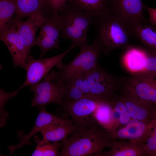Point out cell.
Wrapping results in <instances>:
<instances>
[{
  "mask_svg": "<svg viewBox=\"0 0 156 156\" xmlns=\"http://www.w3.org/2000/svg\"><path fill=\"white\" fill-rule=\"evenodd\" d=\"M107 99L90 97L64 101L62 109L70 116L76 127H90L98 125L95 118V111L99 103Z\"/></svg>",
  "mask_w": 156,
  "mask_h": 156,
  "instance_id": "cell-5",
  "label": "cell"
},
{
  "mask_svg": "<svg viewBox=\"0 0 156 156\" xmlns=\"http://www.w3.org/2000/svg\"><path fill=\"white\" fill-rule=\"evenodd\" d=\"M150 123L151 131L145 147L147 156H156V112Z\"/></svg>",
  "mask_w": 156,
  "mask_h": 156,
  "instance_id": "cell-28",
  "label": "cell"
},
{
  "mask_svg": "<svg viewBox=\"0 0 156 156\" xmlns=\"http://www.w3.org/2000/svg\"><path fill=\"white\" fill-rule=\"evenodd\" d=\"M147 57L144 71L135 75L150 79H156V51L146 49Z\"/></svg>",
  "mask_w": 156,
  "mask_h": 156,
  "instance_id": "cell-27",
  "label": "cell"
},
{
  "mask_svg": "<svg viewBox=\"0 0 156 156\" xmlns=\"http://www.w3.org/2000/svg\"><path fill=\"white\" fill-rule=\"evenodd\" d=\"M151 128L150 122L131 118L124 127L108 133L112 139L130 140L145 144Z\"/></svg>",
  "mask_w": 156,
  "mask_h": 156,
  "instance_id": "cell-12",
  "label": "cell"
},
{
  "mask_svg": "<svg viewBox=\"0 0 156 156\" xmlns=\"http://www.w3.org/2000/svg\"><path fill=\"white\" fill-rule=\"evenodd\" d=\"M55 71L53 70L42 81L31 85L30 90L34 94L32 107L39 108L51 103L61 105L64 101L65 86L61 80L54 81Z\"/></svg>",
  "mask_w": 156,
  "mask_h": 156,
  "instance_id": "cell-6",
  "label": "cell"
},
{
  "mask_svg": "<svg viewBox=\"0 0 156 156\" xmlns=\"http://www.w3.org/2000/svg\"><path fill=\"white\" fill-rule=\"evenodd\" d=\"M110 9L130 23L147 24L143 14L145 5L142 0H107Z\"/></svg>",
  "mask_w": 156,
  "mask_h": 156,
  "instance_id": "cell-11",
  "label": "cell"
},
{
  "mask_svg": "<svg viewBox=\"0 0 156 156\" xmlns=\"http://www.w3.org/2000/svg\"><path fill=\"white\" fill-rule=\"evenodd\" d=\"M76 46L72 43L70 47L62 53L51 57L36 59L31 55L25 60V69L27 72L26 77L24 83L18 88L20 90L29 85L40 82L54 66L60 69L63 66L64 57Z\"/></svg>",
  "mask_w": 156,
  "mask_h": 156,
  "instance_id": "cell-7",
  "label": "cell"
},
{
  "mask_svg": "<svg viewBox=\"0 0 156 156\" xmlns=\"http://www.w3.org/2000/svg\"><path fill=\"white\" fill-rule=\"evenodd\" d=\"M147 57L146 49L131 47L125 52L123 61L127 69L133 75H135L144 71Z\"/></svg>",
  "mask_w": 156,
  "mask_h": 156,
  "instance_id": "cell-20",
  "label": "cell"
},
{
  "mask_svg": "<svg viewBox=\"0 0 156 156\" xmlns=\"http://www.w3.org/2000/svg\"><path fill=\"white\" fill-rule=\"evenodd\" d=\"M58 14L61 25V37L71 40L81 49L88 46V30L94 18L68 2Z\"/></svg>",
  "mask_w": 156,
  "mask_h": 156,
  "instance_id": "cell-3",
  "label": "cell"
},
{
  "mask_svg": "<svg viewBox=\"0 0 156 156\" xmlns=\"http://www.w3.org/2000/svg\"><path fill=\"white\" fill-rule=\"evenodd\" d=\"M16 7V0H0V33L14 24Z\"/></svg>",
  "mask_w": 156,
  "mask_h": 156,
  "instance_id": "cell-24",
  "label": "cell"
},
{
  "mask_svg": "<svg viewBox=\"0 0 156 156\" xmlns=\"http://www.w3.org/2000/svg\"><path fill=\"white\" fill-rule=\"evenodd\" d=\"M101 53L100 47L95 39L92 44L81 49L79 54L72 61L64 65L58 71H55V81L87 75L97 63Z\"/></svg>",
  "mask_w": 156,
  "mask_h": 156,
  "instance_id": "cell-4",
  "label": "cell"
},
{
  "mask_svg": "<svg viewBox=\"0 0 156 156\" xmlns=\"http://www.w3.org/2000/svg\"><path fill=\"white\" fill-rule=\"evenodd\" d=\"M68 2L94 18L103 15L110 10L107 0H69Z\"/></svg>",
  "mask_w": 156,
  "mask_h": 156,
  "instance_id": "cell-23",
  "label": "cell"
},
{
  "mask_svg": "<svg viewBox=\"0 0 156 156\" xmlns=\"http://www.w3.org/2000/svg\"><path fill=\"white\" fill-rule=\"evenodd\" d=\"M36 118L34 125L30 132L27 135H24L18 132V134L20 137V141L17 145L10 146L8 147L10 151V155L19 148H22L25 145H30L29 140L35 134L41 131V130L47 125L54 124L70 122L71 120L62 119L47 112L44 107H41Z\"/></svg>",
  "mask_w": 156,
  "mask_h": 156,
  "instance_id": "cell-14",
  "label": "cell"
},
{
  "mask_svg": "<svg viewBox=\"0 0 156 156\" xmlns=\"http://www.w3.org/2000/svg\"><path fill=\"white\" fill-rule=\"evenodd\" d=\"M86 77L93 97L109 99L118 91L119 81L104 70L98 62Z\"/></svg>",
  "mask_w": 156,
  "mask_h": 156,
  "instance_id": "cell-9",
  "label": "cell"
},
{
  "mask_svg": "<svg viewBox=\"0 0 156 156\" xmlns=\"http://www.w3.org/2000/svg\"><path fill=\"white\" fill-rule=\"evenodd\" d=\"M39 28V34L36 38L34 46L39 47L41 52L40 57L41 58L49 50L59 49L61 25L58 13H50L45 16Z\"/></svg>",
  "mask_w": 156,
  "mask_h": 156,
  "instance_id": "cell-10",
  "label": "cell"
},
{
  "mask_svg": "<svg viewBox=\"0 0 156 156\" xmlns=\"http://www.w3.org/2000/svg\"><path fill=\"white\" fill-rule=\"evenodd\" d=\"M121 80L138 97L156 104V79L132 75Z\"/></svg>",
  "mask_w": 156,
  "mask_h": 156,
  "instance_id": "cell-15",
  "label": "cell"
},
{
  "mask_svg": "<svg viewBox=\"0 0 156 156\" xmlns=\"http://www.w3.org/2000/svg\"><path fill=\"white\" fill-rule=\"evenodd\" d=\"M76 128L72 121L47 125L40 132L44 141L58 142L66 139Z\"/></svg>",
  "mask_w": 156,
  "mask_h": 156,
  "instance_id": "cell-21",
  "label": "cell"
},
{
  "mask_svg": "<svg viewBox=\"0 0 156 156\" xmlns=\"http://www.w3.org/2000/svg\"><path fill=\"white\" fill-rule=\"evenodd\" d=\"M44 16L37 14L31 16L24 21L14 19L16 28L23 40L27 57L30 55L31 48L34 46L36 32L42 23Z\"/></svg>",
  "mask_w": 156,
  "mask_h": 156,
  "instance_id": "cell-16",
  "label": "cell"
},
{
  "mask_svg": "<svg viewBox=\"0 0 156 156\" xmlns=\"http://www.w3.org/2000/svg\"><path fill=\"white\" fill-rule=\"evenodd\" d=\"M132 36L135 37L146 47L156 51V26L147 24H131Z\"/></svg>",
  "mask_w": 156,
  "mask_h": 156,
  "instance_id": "cell-22",
  "label": "cell"
},
{
  "mask_svg": "<svg viewBox=\"0 0 156 156\" xmlns=\"http://www.w3.org/2000/svg\"><path fill=\"white\" fill-rule=\"evenodd\" d=\"M0 38L8 48L13 58L14 66L25 69L27 57L25 47L14 21L9 28L0 33Z\"/></svg>",
  "mask_w": 156,
  "mask_h": 156,
  "instance_id": "cell-13",
  "label": "cell"
},
{
  "mask_svg": "<svg viewBox=\"0 0 156 156\" xmlns=\"http://www.w3.org/2000/svg\"><path fill=\"white\" fill-rule=\"evenodd\" d=\"M145 9L148 11L149 16L148 20L151 25L156 26V8H153L145 6Z\"/></svg>",
  "mask_w": 156,
  "mask_h": 156,
  "instance_id": "cell-32",
  "label": "cell"
},
{
  "mask_svg": "<svg viewBox=\"0 0 156 156\" xmlns=\"http://www.w3.org/2000/svg\"><path fill=\"white\" fill-rule=\"evenodd\" d=\"M96 38L102 52L107 55L111 51L126 46L132 36L131 23L110 8L94 18Z\"/></svg>",
  "mask_w": 156,
  "mask_h": 156,
  "instance_id": "cell-2",
  "label": "cell"
},
{
  "mask_svg": "<svg viewBox=\"0 0 156 156\" xmlns=\"http://www.w3.org/2000/svg\"><path fill=\"white\" fill-rule=\"evenodd\" d=\"M61 81L75 86L80 89L87 97H93L90 93L89 83L86 76L72 77Z\"/></svg>",
  "mask_w": 156,
  "mask_h": 156,
  "instance_id": "cell-30",
  "label": "cell"
},
{
  "mask_svg": "<svg viewBox=\"0 0 156 156\" xmlns=\"http://www.w3.org/2000/svg\"><path fill=\"white\" fill-rule=\"evenodd\" d=\"M109 101L114 110L119 116L120 125H125L131 118L124 104L116 94L109 99Z\"/></svg>",
  "mask_w": 156,
  "mask_h": 156,
  "instance_id": "cell-26",
  "label": "cell"
},
{
  "mask_svg": "<svg viewBox=\"0 0 156 156\" xmlns=\"http://www.w3.org/2000/svg\"><path fill=\"white\" fill-rule=\"evenodd\" d=\"M16 9L14 19L17 21L34 15L45 16L50 13L48 0H16Z\"/></svg>",
  "mask_w": 156,
  "mask_h": 156,
  "instance_id": "cell-18",
  "label": "cell"
},
{
  "mask_svg": "<svg viewBox=\"0 0 156 156\" xmlns=\"http://www.w3.org/2000/svg\"><path fill=\"white\" fill-rule=\"evenodd\" d=\"M51 13H58L69 0H48Z\"/></svg>",
  "mask_w": 156,
  "mask_h": 156,
  "instance_id": "cell-31",
  "label": "cell"
},
{
  "mask_svg": "<svg viewBox=\"0 0 156 156\" xmlns=\"http://www.w3.org/2000/svg\"><path fill=\"white\" fill-rule=\"evenodd\" d=\"M18 88L14 92L9 93L5 92L2 89H0V127L4 126L6 124L7 119L9 117L8 112L4 109V106L6 102L11 98L16 96L18 91Z\"/></svg>",
  "mask_w": 156,
  "mask_h": 156,
  "instance_id": "cell-29",
  "label": "cell"
},
{
  "mask_svg": "<svg viewBox=\"0 0 156 156\" xmlns=\"http://www.w3.org/2000/svg\"><path fill=\"white\" fill-rule=\"evenodd\" d=\"M145 144L130 140L112 139L110 151L102 152L98 156H147Z\"/></svg>",
  "mask_w": 156,
  "mask_h": 156,
  "instance_id": "cell-17",
  "label": "cell"
},
{
  "mask_svg": "<svg viewBox=\"0 0 156 156\" xmlns=\"http://www.w3.org/2000/svg\"><path fill=\"white\" fill-rule=\"evenodd\" d=\"M118 91L131 118L150 123L156 112V104L138 97L121 80Z\"/></svg>",
  "mask_w": 156,
  "mask_h": 156,
  "instance_id": "cell-8",
  "label": "cell"
},
{
  "mask_svg": "<svg viewBox=\"0 0 156 156\" xmlns=\"http://www.w3.org/2000/svg\"><path fill=\"white\" fill-rule=\"evenodd\" d=\"M38 136L35 135V140L37 146L31 155L32 156H60L59 150L62 148V143L45 142L39 139Z\"/></svg>",
  "mask_w": 156,
  "mask_h": 156,
  "instance_id": "cell-25",
  "label": "cell"
},
{
  "mask_svg": "<svg viewBox=\"0 0 156 156\" xmlns=\"http://www.w3.org/2000/svg\"><path fill=\"white\" fill-rule=\"evenodd\" d=\"M99 125L76 127L62 141L60 156H98L106 147H110L112 139L108 132Z\"/></svg>",
  "mask_w": 156,
  "mask_h": 156,
  "instance_id": "cell-1",
  "label": "cell"
},
{
  "mask_svg": "<svg viewBox=\"0 0 156 156\" xmlns=\"http://www.w3.org/2000/svg\"><path fill=\"white\" fill-rule=\"evenodd\" d=\"M94 116L98 125L108 132L120 126L119 116L114 110L109 99H105L99 103L95 111Z\"/></svg>",
  "mask_w": 156,
  "mask_h": 156,
  "instance_id": "cell-19",
  "label": "cell"
}]
</instances>
